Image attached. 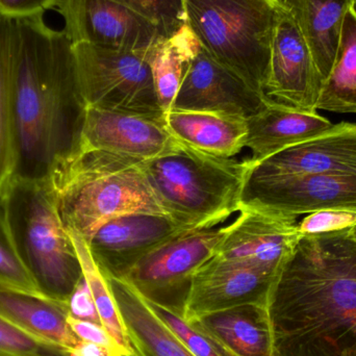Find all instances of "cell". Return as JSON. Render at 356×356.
Wrapping results in <instances>:
<instances>
[{
    "label": "cell",
    "mask_w": 356,
    "mask_h": 356,
    "mask_svg": "<svg viewBox=\"0 0 356 356\" xmlns=\"http://www.w3.org/2000/svg\"><path fill=\"white\" fill-rule=\"evenodd\" d=\"M275 356H356V240L301 236L267 299Z\"/></svg>",
    "instance_id": "1"
},
{
    "label": "cell",
    "mask_w": 356,
    "mask_h": 356,
    "mask_svg": "<svg viewBox=\"0 0 356 356\" xmlns=\"http://www.w3.org/2000/svg\"><path fill=\"white\" fill-rule=\"evenodd\" d=\"M43 15L15 19L14 175L31 178L47 177L52 164L74 149L85 112L72 43Z\"/></svg>",
    "instance_id": "2"
},
{
    "label": "cell",
    "mask_w": 356,
    "mask_h": 356,
    "mask_svg": "<svg viewBox=\"0 0 356 356\" xmlns=\"http://www.w3.org/2000/svg\"><path fill=\"white\" fill-rule=\"evenodd\" d=\"M47 178L67 232L86 241L106 222L127 213L171 218L142 161L108 152H75L58 159Z\"/></svg>",
    "instance_id": "3"
},
{
    "label": "cell",
    "mask_w": 356,
    "mask_h": 356,
    "mask_svg": "<svg viewBox=\"0 0 356 356\" xmlns=\"http://www.w3.org/2000/svg\"><path fill=\"white\" fill-rule=\"evenodd\" d=\"M0 209L38 290L43 296L68 303L83 280V269L47 177L13 175L0 191Z\"/></svg>",
    "instance_id": "4"
},
{
    "label": "cell",
    "mask_w": 356,
    "mask_h": 356,
    "mask_svg": "<svg viewBox=\"0 0 356 356\" xmlns=\"http://www.w3.org/2000/svg\"><path fill=\"white\" fill-rule=\"evenodd\" d=\"M150 184L171 218L194 229L215 227L240 211L250 160L218 158L181 145L143 162Z\"/></svg>",
    "instance_id": "5"
},
{
    "label": "cell",
    "mask_w": 356,
    "mask_h": 356,
    "mask_svg": "<svg viewBox=\"0 0 356 356\" xmlns=\"http://www.w3.org/2000/svg\"><path fill=\"white\" fill-rule=\"evenodd\" d=\"M201 46L264 94L280 0H181Z\"/></svg>",
    "instance_id": "6"
},
{
    "label": "cell",
    "mask_w": 356,
    "mask_h": 356,
    "mask_svg": "<svg viewBox=\"0 0 356 356\" xmlns=\"http://www.w3.org/2000/svg\"><path fill=\"white\" fill-rule=\"evenodd\" d=\"M83 106L164 117L149 65L140 52L72 44Z\"/></svg>",
    "instance_id": "7"
},
{
    "label": "cell",
    "mask_w": 356,
    "mask_h": 356,
    "mask_svg": "<svg viewBox=\"0 0 356 356\" xmlns=\"http://www.w3.org/2000/svg\"><path fill=\"white\" fill-rule=\"evenodd\" d=\"M225 229L215 226L180 234L146 255L123 280L148 302L184 317L195 274L216 254Z\"/></svg>",
    "instance_id": "8"
},
{
    "label": "cell",
    "mask_w": 356,
    "mask_h": 356,
    "mask_svg": "<svg viewBox=\"0 0 356 356\" xmlns=\"http://www.w3.org/2000/svg\"><path fill=\"white\" fill-rule=\"evenodd\" d=\"M180 145L167 129L164 117L87 106L70 154L102 152L145 162L170 154Z\"/></svg>",
    "instance_id": "9"
},
{
    "label": "cell",
    "mask_w": 356,
    "mask_h": 356,
    "mask_svg": "<svg viewBox=\"0 0 356 356\" xmlns=\"http://www.w3.org/2000/svg\"><path fill=\"white\" fill-rule=\"evenodd\" d=\"M54 10L72 44L143 52L163 38L152 21L115 0H58Z\"/></svg>",
    "instance_id": "10"
},
{
    "label": "cell",
    "mask_w": 356,
    "mask_h": 356,
    "mask_svg": "<svg viewBox=\"0 0 356 356\" xmlns=\"http://www.w3.org/2000/svg\"><path fill=\"white\" fill-rule=\"evenodd\" d=\"M241 207L293 217L327 209L356 211V175L248 177Z\"/></svg>",
    "instance_id": "11"
},
{
    "label": "cell",
    "mask_w": 356,
    "mask_h": 356,
    "mask_svg": "<svg viewBox=\"0 0 356 356\" xmlns=\"http://www.w3.org/2000/svg\"><path fill=\"white\" fill-rule=\"evenodd\" d=\"M226 225L215 257L277 276L301 238L297 217L241 207Z\"/></svg>",
    "instance_id": "12"
},
{
    "label": "cell",
    "mask_w": 356,
    "mask_h": 356,
    "mask_svg": "<svg viewBox=\"0 0 356 356\" xmlns=\"http://www.w3.org/2000/svg\"><path fill=\"white\" fill-rule=\"evenodd\" d=\"M323 81L298 25L282 6L274 29L264 93L278 104L317 112Z\"/></svg>",
    "instance_id": "13"
},
{
    "label": "cell",
    "mask_w": 356,
    "mask_h": 356,
    "mask_svg": "<svg viewBox=\"0 0 356 356\" xmlns=\"http://www.w3.org/2000/svg\"><path fill=\"white\" fill-rule=\"evenodd\" d=\"M192 230L168 216L127 213L106 222L87 242L104 275L124 278L154 249Z\"/></svg>",
    "instance_id": "14"
},
{
    "label": "cell",
    "mask_w": 356,
    "mask_h": 356,
    "mask_svg": "<svg viewBox=\"0 0 356 356\" xmlns=\"http://www.w3.org/2000/svg\"><path fill=\"white\" fill-rule=\"evenodd\" d=\"M267 99L201 46L186 64L172 108L247 119L263 108Z\"/></svg>",
    "instance_id": "15"
},
{
    "label": "cell",
    "mask_w": 356,
    "mask_h": 356,
    "mask_svg": "<svg viewBox=\"0 0 356 356\" xmlns=\"http://www.w3.org/2000/svg\"><path fill=\"white\" fill-rule=\"evenodd\" d=\"M277 276L213 255L195 274L184 318L244 305H267Z\"/></svg>",
    "instance_id": "16"
},
{
    "label": "cell",
    "mask_w": 356,
    "mask_h": 356,
    "mask_svg": "<svg viewBox=\"0 0 356 356\" xmlns=\"http://www.w3.org/2000/svg\"><path fill=\"white\" fill-rule=\"evenodd\" d=\"M356 175V123L343 122L253 164L250 178Z\"/></svg>",
    "instance_id": "17"
},
{
    "label": "cell",
    "mask_w": 356,
    "mask_h": 356,
    "mask_svg": "<svg viewBox=\"0 0 356 356\" xmlns=\"http://www.w3.org/2000/svg\"><path fill=\"white\" fill-rule=\"evenodd\" d=\"M317 112H305L268 98L257 114L247 118L246 146L251 164H257L286 148L309 141L334 127Z\"/></svg>",
    "instance_id": "18"
},
{
    "label": "cell",
    "mask_w": 356,
    "mask_h": 356,
    "mask_svg": "<svg viewBox=\"0 0 356 356\" xmlns=\"http://www.w3.org/2000/svg\"><path fill=\"white\" fill-rule=\"evenodd\" d=\"M104 276L133 349L123 356H195L129 282Z\"/></svg>",
    "instance_id": "19"
},
{
    "label": "cell",
    "mask_w": 356,
    "mask_h": 356,
    "mask_svg": "<svg viewBox=\"0 0 356 356\" xmlns=\"http://www.w3.org/2000/svg\"><path fill=\"white\" fill-rule=\"evenodd\" d=\"M164 119L177 141L202 154L232 159L246 148L248 127L243 117L172 108Z\"/></svg>",
    "instance_id": "20"
},
{
    "label": "cell",
    "mask_w": 356,
    "mask_h": 356,
    "mask_svg": "<svg viewBox=\"0 0 356 356\" xmlns=\"http://www.w3.org/2000/svg\"><path fill=\"white\" fill-rule=\"evenodd\" d=\"M0 315L67 356L81 342L69 325L68 303L43 295L0 288Z\"/></svg>",
    "instance_id": "21"
},
{
    "label": "cell",
    "mask_w": 356,
    "mask_h": 356,
    "mask_svg": "<svg viewBox=\"0 0 356 356\" xmlns=\"http://www.w3.org/2000/svg\"><path fill=\"white\" fill-rule=\"evenodd\" d=\"M188 321L213 337L232 356H275L266 305H238Z\"/></svg>",
    "instance_id": "22"
},
{
    "label": "cell",
    "mask_w": 356,
    "mask_h": 356,
    "mask_svg": "<svg viewBox=\"0 0 356 356\" xmlns=\"http://www.w3.org/2000/svg\"><path fill=\"white\" fill-rule=\"evenodd\" d=\"M305 37L323 79L330 74L345 17L356 0H280Z\"/></svg>",
    "instance_id": "23"
},
{
    "label": "cell",
    "mask_w": 356,
    "mask_h": 356,
    "mask_svg": "<svg viewBox=\"0 0 356 356\" xmlns=\"http://www.w3.org/2000/svg\"><path fill=\"white\" fill-rule=\"evenodd\" d=\"M201 44L188 23L170 37H163L140 52L149 65L159 104L164 114L172 110L188 60Z\"/></svg>",
    "instance_id": "24"
},
{
    "label": "cell",
    "mask_w": 356,
    "mask_h": 356,
    "mask_svg": "<svg viewBox=\"0 0 356 356\" xmlns=\"http://www.w3.org/2000/svg\"><path fill=\"white\" fill-rule=\"evenodd\" d=\"M15 58V19L0 16V191L14 175L17 164Z\"/></svg>",
    "instance_id": "25"
},
{
    "label": "cell",
    "mask_w": 356,
    "mask_h": 356,
    "mask_svg": "<svg viewBox=\"0 0 356 356\" xmlns=\"http://www.w3.org/2000/svg\"><path fill=\"white\" fill-rule=\"evenodd\" d=\"M317 110L356 114V10L345 17L334 66L324 79Z\"/></svg>",
    "instance_id": "26"
},
{
    "label": "cell",
    "mask_w": 356,
    "mask_h": 356,
    "mask_svg": "<svg viewBox=\"0 0 356 356\" xmlns=\"http://www.w3.org/2000/svg\"><path fill=\"white\" fill-rule=\"evenodd\" d=\"M68 234L81 261L83 277L93 297L102 326L112 337L123 355H133V349H131L127 330L123 325L108 280L98 267L95 259L92 257L87 241L79 234H72V232H68Z\"/></svg>",
    "instance_id": "27"
},
{
    "label": "cell",
    "mask_w": 356,
    "mask_h": 356,
    "mask_svg": "<svg viewBox=\"0 0 356 356\" xmlns=\"http://www.w3.org/2000/svg\"><path fill=\"white\" fill-rule=\"evenodd\" d=\"M0 288L42 295L17 253L1 209H0Z\"/></svg>",
    "instance_id": "28"
},
{
    "label": "cell",
    "mask_w": 356,
    "mask_h": 356,
    "mask_svg": "<svg viewBox=\"0 0 356 356\" xmlns=\"http://www.w3.org/2000/svg\"><path fill=\"white\" fill-rule=\"evenodd\" d=\"M149 305L195 356H232L213 337L184 316L159 305Z\"/></svg>",
    "instance_id": "29"
},
{
    "label": "cell",
    "mask_w": 356,
    "mask_h": 356,
    "mask_svg": "<svg viewBox=\"0 0 356 356\" xmlns=\"http://www.w3.org/2000/svg\"><path fill=\"white\" fill-rule=\"evenodd\" d=\"M152 21L163 37H170L186 24L181 0H115Z\"/></svg>",
    "instance_id": "30"
},
{
    "label": "cell",
    "mask_w": 356,
    "mask_h": 356,
    "mask_svg": "<svg viewBox=\"0 0 356 356\" xmlns=\"http://www.w3.org/2000/svg\"><path fill=\"white\" fill-rule=\"evenodd\" d=\"M0 356H67L60 349L29 336L0 315Z\"/></svg>",
    "instance_id": "31"
},
{
    "label": "cell",
    "mask_w": 356,
    "mask_h": 356,
    "mask_svg": "<svg viewBox=\"0 0 356 356\" xmlns=\"http://www.w3.org/2000/svg\"><path fill=\"white\" fill-rule=\"evenodd\" d=\"M356 225V211L346 209H327L309 213L297 223L299 234H321L336 232Z\"/></svg>",
    "instance_id": "32"
},
{
    "label": "cell",
    "mask_w": 356,
    "mask_h": 356,
    "mask_svg": "<svg viewBox=\"0 0 356 356\" xmlns=\"http://www.w3.org/2000/svg\"><path fill=\"white\" fill-rule=\"evenodd\" d=\"M69 317L100 324L99 315L85 277L79 282L68 301Z\"/></svg>",
    "instance_id": "33"
},
{
    "label": "cell",
    "mask_w": 356,
    "mask_h": 356,
    "mask_svg": "<svg viewBox=\"0 0 356 356\" xmlns=\"http://www.w3.org/2000/svg\"><path fill=\"white\" fill-rule=\"evenodd\" d=\"M68 322L71 330L76 334L79 340L100 345V346L112 351L116 356H123L120 349L104 326L93 323V322L73 319L71 317L68 318Z\"/></svg>",
    "instance_id": "34"
},
{
    "label": "cell",
    "mask_w": 356,
    "mask_h": 356,
    "mask_svg": "<svg viewBox=\"0 0 356 356\" xmlns=\"http://www.w3.org/2000/svg\"><path fill=\"white\" fill-rule=\"evenodd\" d=\"M58 0H0V16L18 19L54 10Z\"/></svg>",
    "instance_id": "35"
},
{
    "label": "cell",
    "mask_w": 356,
    "mask_h": 356,
    "mask_svg": "<svg viewBox=\"0 0 356 356\" xmlns=\"http://www.w3.org/2000/svg\"><path fill=\"white\" fill-rule=\"evenodd\" d=\"M68 356H116L112 351L94 343L81 341Z\"/></svg>",
    "instance_id": "36"
},
{
    "label": "cell",
    "mask_w": 356,
    "mask_h": 356,
    "mask_svg": "<svg viewBox=\"0 0 356 356\" xmlns=\"http://www.w3.org/2000/svg\"><path fill=\"white\" fill-rule=\"evenodd\" d=\"M351 234H353V238L356 240V225L353 226V227L350 228Z\"/></svg>",
    "instance_id": "37"
},
{
    "label": "cell",
    "mask_w": 356,
    "mask_h": 356,
    "mask_svg": "<svg viewBox=\"0 0 356 356\" xmlns=\"http://www.w3.org/2000/svg\"><path fill=\"white\" fill-rule=\"evenodd\" d=\"M355 10H356V2H355Z\"/></svg>",
    "instance_id": "38"
}]
</instances>
